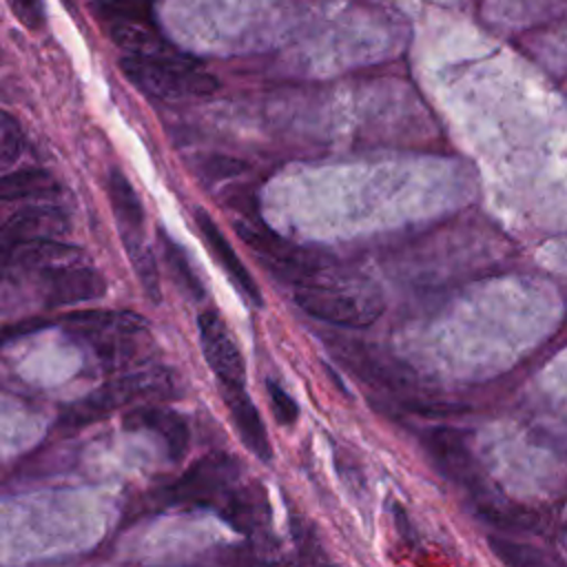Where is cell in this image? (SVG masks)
Returning <instances> with one entry per match:
<instances>
[{
	"label": "cell",
	"instance_id": "1",
	"mask_svg": "<svg viewBox=\"0 0 567 567\" xmlns=\"http://www.w3.org/2000/svg\"><path fill=\"white\" fill-rule=\"evenodd\" d=\"M60 326L104 372L124 370L144 359L153 346L144 317L128 310H78L62 317Z\"/></svg>",
	"mask_w": 567,
	"mask_h": 567
},
{
	"label": "cell",
	"instance_id": "2",
	"mask_svg": "<svg viewBox=\"0 0 567 567\" xmlns=\"http://www.w3.org/2000/svg\"><path fill=\"white\" fill-rule=\"evenodd\" d=\"M292 297L306 315L339 328H368L385 308L372 281L359 275H332L323 268L297 281Z\"/></svg>",
	"mask_w": 567,
	"mask_h": 567
},
{
	"label": "cell",
	"instance_id": "3",
	"mask_svg": "<svg viewBox=\"0 0 567 567\" xmlns=\"http://www.w3.org/2000/svg\"><path fill=\"white\" fill-rule=\"evenodd\" d=\"M177 396V381L171 370L166 368H151L140 372L120 374L91 394L78 399L75 403L66 405L58 419V427L62 430H80L86 427L111 412L131 405L144 403L151 399H175Z\"/></svg>",
	"mask_w": 567,
	"mask_h": 567
},
{
	"label": "cell",
	"instance_id": "4",
	"mask_svg": "<svg viewBox=\"0 0 567 567\" xmlns=\"http://www.w3.org/2000/svg\"><path fill=\"white\" fill-rule=\"evenodd\" d=\"M120 69L142 93L166 102L206 97L219 89L217 78L206 73L197 60L182 51L166 55L126 53L120 60Z\"/></svg>",
	"mask_w": 567,
	"mask_h": 567
},
{
	"label": "cell",
	"instance_id": "5",
	"mask_svg": "<svg viewBox=\"0 0 567 567\" xmlns=\"http://www.w3.org/2000/svg\"><path fill=\"white\" fill-rule=\"evenodd\" d=\"M332 359L361 383L383 392H408L416 388L414 370L394 354L337 332H321Z\"/></svg>",
	"mask_w": 567,
	"mask_h": 567
},
{
	"label": "cell",
	"instance_id": "6",
	"mask_svg": "<svg viewBox=\"0 0 567 567\" xmlns=\"http://www.w3.org/2000/svg\"><path fill=\"white\" fill-rule=\"evenodd\" d=\"M237 458L213 452L197 458L177 481L157 492L162 503L184 505V507H215L226 501L233 487L239 483Z\"/></svg>",
	"mask_w": 567,
	"mask_h": 567
},
{
	"label": "cell",
	"instance_id": "7",
	"mask_svg": "<svg viewBox=\"0 0 567 567\" xmlns=\"http://www.w3.org/2000/svg\"><path fill=\"white\" fill-rule=\"evenodd\" d=\"M31 279L35 281L42 303L47 308L93 301L106 292L104 275L95 266H91L86 255L51 266Z\"/></svg>",
	"mask_w": 567,
	"mask_h": 567
},
{
	"label": "cell",
	"instance_id": "8",
	"mask_svg": "<svg viewBox=\"0 0 567 567\" xmlns=\"http://www.w3.org/2000/svg\"><path fill=\"white\" fill-rule=\"evenodd\" d=\"M423 450L427 452V456L443 476L463 485L472 494L487 498L485 476L467 445L465 432L445 425L430 427L423 434Z\"/></svg>",
	"mask_w": 567,
	"mask_h": 567
},
{
	"label": "cell",
	"instance_id": "9",
	"mask_svg": "<svg viewBox=\"0 0 567 567\" xmlns=\"http://www.w3.org/2000/svg\"><path fill=\"white\" fill-rule=\"evenodd\" d=\"M197 332L204 359L215 372L219 385H244L246 363L224 319L215 310H204L197 317Z\"/></svg>",
	"mask_w": 567,
	"mask_h": 567
},
{
	"label": "cell",
	"instance_id": "10",
	"mask_svg": "<svg viewBox=\"0 0 567 567\" xmlns=\"http://www.w3.org/2000/svg\"><path fill=\"white\" fill-rule=\"evenodd\" d=\"M217 512L235 532L248 538L266 540L270 534L272 514L266 489L259 481L237 483Z\"/></svg>",
	"mask_w": 567,
	"mask_h": 567
},
{
	"label": "cell",
	"instance_id": "11",
	"mask_svg": "<svg viewBox=\"0 0 567 567\" xmlns=\"http://www.w3.org/2000/svg\"><path fill=\"white\" fill-rule=\"evenodd\" d=\"M122 427L126 432H151L159 436L168 458L175 463L182 461L190 447V425L179 412L171 408L140 403L124 412Z\"/></svg>",
	"mask_w": 567,
	"mask_h": 567
},
{
	"label": "cell",
	"instance_id": "12",
	"mask_svg": "<svg viewBox=\"0 0 567 567\" xmlns=\"http://www.w3.org/2000/svg\"><path fill=\"white\" fill-rule=\"evenodd\" d=\"M69 233V217L64 208L53 202H38L18 208L2 226V248L40 241V239H60Z\"/></svg>",
	"mask_w": 567,
	"mask_h": 567
},
{
	"label": "cell",
	"instance_id": "13",
	"mask_svg": "<svg viewBox=\"0 0 567 567\" xmlns=\"http://www.w3.org/2000/svg\"><path fill=\"white\" fill-rule=\"evenodd\" d=\"M193 221L195 228L199 230L208 252L213 255V259L221 266V270L226 272V277L235 284V288L255 306H261V292L259 286L255 284L252 275L248 272V268L244 266V261L239 259V255L235 252V248L230 246L228 237L224 235V230L215 224V219L204 210V208H193Z\"/></svg>",
	"mask_w": 567,
	"mask_h": 567
},
{
	"label": "cell",
	"instance_id": "14",
	"mask_svg": "<svg viewBox=\"0 0 567 567\" xmlns=\"http://www.w3.org/2000/svg\"><path fill=\"white\" fill-rule=\"evenodd\" d=\"M221 399L226 403V410L235 423V430L241 439V443L264 463L272 461V445L266 432V425L261 421L259 410L250 401V396L244 392V385H219Z\"/></svg>",
	"mask_w": 567,
	"mask_h": 567
},
{
	"label": "cell",
	"instance_id": "15",
	"mask_svg": "<svg viewBox=\"0 0 567 567\" xmlns=\"http://www.w3.org/2000/svg\"><path fill=\"white\" fill-rule=\"evenodd\" d=\"M106 195L122 239L144 237V206L120 168H111L106 173Z\"/></svg>",
	"mask_w": 567,
	"mask_h": 567
},
{
	"label": "cell",
	"instance_id": "16",
	"mask_svg": "<svg viewBox=\"0 0 567 567\" xmlns=\"http://www.w3.org/2000/svg\"><path fill=\"white\" fill-rule=\"evenodd\" d=\"M60 190L55 177L44 171V168H18V171H7L2 182H0V195L4 202L11 199H27V197H38L47 199L53 197Z\"/></svg>",
	"mask_w": 567,
	"mask_h": 567
},
{
	"label": "cell",
	"instance_id": "17",
	"mask_svg": "<svg viewBox=\"0 0 567 567\" xmlns=\"http://www.w3.org/2000/svg\"><path fill=\"white\" fill-rule=\"evenodd\" d=\"M157 241L162 248V259L173 277L175 284H179V288L195 301H202L206 290L195 272V268L190 266V259L186 257V252L182 250V246H177L164 230H157Z\"/></svg>",
	"mask_w": 567,
	"mask_h": 567
},
{
	"label": "cell",
	"instance_id": "18",
	"mask_svg": "<svg viewBox=\"0 0 567 567\" xmlns=\"http://www.w3.org/2000/svg\"><path fill=\"white\" fill-rule=\"evenodd\" d=\"M128 261L133 266V272L144 290V295L148 297L151 303H159L162 301V284H159V268H157V259L153 255V250L144 244V237H126L122 239Z\"/></svg>",
	"mask_w": 567,
	"mask_h": 567
},
{
	"label": "cell",
	"instance_id": "19",
	"mask_svg": "<svg viewBox=\"0 0 567 567\" xmlns=\"http://www.w3.org/2000/svg\"><path fill=\"white\" fill-rule=\"evenodd\" d=\"M97 13L109 22H144L153 24L151 0H95Z\"/></svg>",
	"mask_w": 567,
	"mask_h": 567
},
{
	"label": "cell",
	"instance_id": "20",
	"mask_svg": "<svg viewBox=\"0 0 567 567\" xmlns=\"http://www.w3.org/2000/svg\"><path fill=\"white\" fill-rule=\"evenodd\" d=\"M27 140L11 113H2V124H0V157H2V168L9 171L20 155L24 153Z\"/></svg>",
	"mask_w": 567,
	"mask_h": 567
},
{
	"label": "cell",
	"instance_id": "21",
	"mask_svg": "<svg viewBox=\"0 0 567 567\" xmlns=\"http://www.w3.org/2000/svg\"><path fill=\"white\" fill-rule=\"evenodd\" d=\"M290 532H292L297 551L303 560H323L326 558L321 551V545H319V536L306 516L292 512L290 514Z\"/></svg>",
	"mask_w": 567,
	"mask_h": 567
},
{
	"label": "cell",
	"instance_id": "22",
	"mask_svg": "<svg viewBox=\"0 0 567 567\" xmlns=\"http://www.w3.org/2000/svg\"><path fill=\"white\" fill-rule=\"evenodd\" d=\"M266 392H268V401L272 408V414L277 419L279 425H295L299 419V408L295 403V399L272 379H266Z\"/></svg>",
	"mask_w": 567,
	"mask_h": 567
},
{
	"label": "cell",
	"instance_id": "23",
	"mask_svg": "<svg viewBox=\"0 0 567 567\" xmlns=\"http://www.w3.org/2000/svg\"><path fill=\"white\" fill-rule=\"evenodd\" d=\"M489 547L492 551L505 560V563H512V565H529V563H538L540 556L534 551V547H527V545H520V543H512V540H505V538H489Z\"/></svg>",
	"mask_w": 567,
	"mask_h": 567
},
{
	"label": "cell",
	"instance_id": "24",
	"mask_svg": "<svg viewBox=\"0 0 567 567\" xmlns=\"http://www.w3.org/2000/svg\"><path fill=\"white\" fill-rule=\"evenodd\" d=\"M246 166L233 157H219V155H208L199 162V175L208 179H219V177H235L241 173Z\"/></svg>",
	"mask_w": 567,
	"mask_h": 567
},
{
	"label": "cell",
	"instance_id": "25",
	"mask_svg": "<svg viewBox=\"0 0 567 567\" xmlns=\"http://www.w3.org/2000/svg\"><path fill=\"white\" fill-rule=\"evenodd\" d=\"M9 4L27 29H40L44 24V0H9Z\"/></svg>",
	"mask_w": 567,
	"mask_h": 567
},
{
	"label": "cell",
	"instance_id": "26",
	"mask_svg": "<svg viewBox=\"0 0 567 567\" xmlns=\"http://www.w3.org/2000/svg\"><path fill=\"white\" fill-rule=\"evenodd\" d=\"M44 326H47V321H40V319L16 321V323H11V326H7V328H4V339L9 341V339L22 337V334H29V332H33V330H40V328H44Z\"/></svg>",
	"mask_w": 567,
	"mask_h": 567
},
{
	"label": "cell",
	"instance_id": "27",
	"mask_svg": "<svg viewBox=\"0 0 567 567\" xmlns=\"http://www.w3.org/2000/svg\"><path fill=\"white\" fill-rule=\"evenodd\" d=\"M394 527L396 532L401 534V538H410L412 536V529H410V520H408V514L403 512V507L399 503H394Z\"/></svg>",
	"mask_w": 567,
	"mask_h": 567
}]
</instances>
